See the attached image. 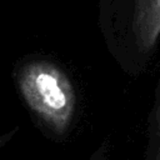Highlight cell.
I'll list each match as a JSON object with an SVG mask.
<instances>
[{
    "label": "cell",
    "mask_w": 160,
    "mask_h": 160,
    "mask_svg": "<svg viewBox=\"0 0 160 160\" xmlns=\"http://www.w3.org/2000/svg\"><path fill=\"white\" fill-rule=\"evenodd\" d=\"M99 26L110 52L141 70L160 39V0H99Z\"/></svg>",
    "instance_id": "1"
},
{
    "label": "cell",
    "mask_w": 160,
    "mask_h": 160,
    "mask_svg": "<svg viewBox=\"0 0 160 160\" xmlns=\"http://www.w3.org/2000/svg\"><path fill=\"white\" fill-rule=\"evenodd\" d=\"M20 94L36 118L56 135L65 134L76 112V92L68 74L49 60H31L18 71Z\"/></svg>",
    "instance_id": "2"
},
{
    "label": "cell",
    "mask_w": 160,
    "mask_h": 160,
    "mask_svg": "<svg viewBox=\"0 0 160 160\" xmlns=\"http://www.w3.org/2000/svg\"><path fill=\"white\" fill-rule=\"evenodd\" d=\"M154 140H155V155L154 160H160V96L158 99L155 106V115H154Z\"/></svg>",
    "instance_id": "3"
},
{
    "label": "cell",
    "mask_w": 160,
    "mask_h": 160,
    "mask_svg": "<svg viewBox=\"0 0 160 160\" xmlns=\"http://www.w3.org/2000/svg\"><path fill=\"white\" fill-rule=\"evenodd\" d=\"M11 135H12V132H9L8 135H5V136L0 138V146H1V145H2V144H4V142H5V141H6V140H8V139L11 136Z\"/></svg>",
    "instance_id": "4"
}]
</instances>
